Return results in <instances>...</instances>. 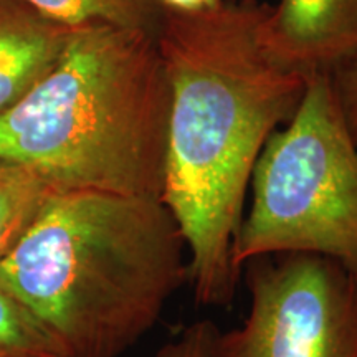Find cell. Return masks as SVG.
I'll return each mask as SVG.
<instances>
[{
  "instance_id": "9",
  "label": "cell",
  "mask_w": 357,
  "mask_h": 357,
  "mask_svg": "<svg viewBox=\"0 0 357 357\" xmlns=\"http://www.w3.org/2000/svg\"><path fill=\"white\" fill-rule=\"evenodd\" d=\"M53 192L30 169L0 160V261L17 247Z\"/></svg>"
},
{
  "instance_id": "1",
  "label": "cell",
  "mask_w": 357,
  "mask_h": 357,
  "mask_svg": "<svg viewBox=\"0 0 357 357\" xmlns=\"http://www.w3.org/2000/svg\"><path fill=\"white\" fill-rule=\"evenodd\" d=\"M265 10L252 0H220L199 12L164 8L155 37L169 86L160 200L184 236L189 284L204 307L234 303L240 271L231 252L253 169L310 79L263 48Z\"/></svg>"
},
{
  "instance_id": "11",
  "label": "cell",
  "mask_w": 357,
  "mask_h": 357,
  "mask_svg": "<svg viewBox=\"0 0 357 357\" xmlns=\"http://www.w3.org/2000/svg\"><path fill=\"white\" fill-rule=\"evenodd\" d=\"M218 326L211 319H197L184 326L149 357H213L212 344Z\"/></svg>"
},
{
  "instance_id": "5",
  "label": "cell",
  "mask_w": 357,
  "mask_h": 357,
  "mask_svg": "<svg viewBox=\"0 0 357 357\" xmlns=\"http://www.w3.org/2000/svg\"><path fill=\"white\" fill-rule=\"evenodd\" d=\"M248 312L218 329L213 357H357V276L314 253H273L240 266Z\"/></svg>"
},
{
  "instance_id": "7",
  "label": "cell",
  "mask_w": 357,
  "mask_h": 357,
  "mask_svg": "<svg viewBox=\"0 0 357 357\" xmlns=\"http://www.w3.org/2000/svg\"><path fill=\"white\" fill-rule=\"evenodd\" d=\"M73 30L25 0H0V114L48 73Z\"/></svg>"
},
{
  "instance_id": "2",
  "label": "cell",
  "mask_w": 357,
  "mask_h": 357,
  "mask_svg": "<svg viewBox=\"0 0 357 357\" xmlns=\"http://www.w3.org/2000/svg\"><path fill=\"white\" fill-rule=\"evenodd\" d=\"M0 283L65 357H119L189 283V255L160 199L53 192L0 261Z\"/></svg>"
},
{
  "instance_id": "13",
  "label": "cell",
  "mask_w": 357,
  "mask_h": 357,
  "mask_svg": "<svg viewBox=\"0 0 357 357\" xmlns=\"http://www.w3.org/2000/svg\"><path fill=\"white\" fill-rule=\"evenodd\" d=\"M166 10L176 12H199L217 6L220 0H158Z\"/></svg>"
},
{
  "instance_id": "8",
  "label": "cell",
  "mask_w": 357,
  "mask_h": 357,
  "mask_svg": "<svg viewBox=\"0 0 357 357\" xmlns=\"http://www.w3.org/2000/svg\"><path fill=\"white\" fill-rule=\"evenodd\" d=\"M48 19L70 29L111 25L158 37L164 7L158 0H25Z\"/></svg>"
},
{
  "instance_id": "4",
  "label": "cell",
  "mask_w": 357,
  "mask_h": 357,
  "mask_svg": "<svg viewBox=\"0 0 357 357\" xmlns=\"http://www.w3.org/2000/svg\"><path fill=\"white\" fill-rule=\"evenodd\" d=\"M252 205L235 236L236 270L255 257L314 253L357 276V146L329 73L312 75L293 118L253 169Z\"/></svg>"
},
{
  "instance_id": "3",
  "label": "cell",
  "mask_w": 357,
  "mask_h": 357,
  "mask_svg": "<svg viewBox=\"0 0 357 357\" xmlns=\"http://www.w3.org/2000/svg\"><path fill=\"white\" fill-rule=\"evenodd\" d=\"M167 119L155 37L79 26L48 73L0 114V160L30 169L56 192L160 199Z\"/></svg>"
},
{
  "instance_id": "6",
  "label": "cell",
  "mask_w": 357,
  "mask_h": 357,
  "mask_svg": "<svg viewBox=\"0 0 357 357\" xmlns=\"http://www.w3.org/2000/svg\"><path fill=\"white\" fill-rule=\"evenodd\" d=\"M263 48L305 77L329 73L357 52V0H280L258 26Z\"/></svg>"
},
{
  "instance_id": "12",
  "label": "cell",
  "mask_w": 357,
  "mask_h": 357,
  "mask_svg": "<svg viewBox=\"0 0 357 357\" xmlns=\"http://www.w3.org/2000/svg\"><path fill=\"white\" fill-rule=\"evenodd\" d=\"M329 77L347 129L357 146V52L339 61L329 71Z\"/></svg>"
},
{
  "instance_id": "10",
  "label": "cell",
  "mask_w": 357,
  "mask_h": 357,
  "mask_svg": "<svg viewBox=\"0 0 357 357\" xmlns=\"http://www.w3.org/2000/svg\"><path fill=\"white\" fill-rule=\"evenodd\" d=\"M0 357H65L37 318L2 283Z\"/></svg>"
}]
</instances>
